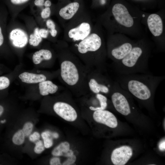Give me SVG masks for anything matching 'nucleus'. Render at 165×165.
<instances>
[{"label": "nucleus", "instance_id": "f257e3e1", "mask_svg": "<svg viewBox=\"0 0 165 165\" xmlns=\"http://www.w3.org/2000/svg\"><path fill=\"white\" fill-rule=\"evenodd\" d=\"M67 45L62 50L60 56L61 80L73 94L86 95L90 92L87 83L90 71Z\"/></svg>", "mask_w": 165, "mask_h": 165}, {"label": "nucleus", "instance_id": "f03ea898", "mask_svg": "<svg viewBox=\"0 0 165 165\" xmlns=\"http://www.w3.org/2000/svg\"><path fill=\"white\" fill-rule=\"evenodd\" d=\"M70 50L91 71H106V51L100 36L93 29L89 35L82 40L73 43Z\"/></svg>", "mask_w": 165, "mask_h": 165}, {"label": "nucleus", "instance_id": "7ed1b4c3", "mask_svg": "<svg viewBox=\"0 0 165 165\" xmlns=\"http://www.w3.org/2000/svg\"><path fill=\"white\" fill-rule=\"evenodd\" d=\"M115 80L123 89L139 100L149 101L165 78L151 73L118 74Z\"/></svg>", "mask_w": 165, "mask_h": 165}, {"label": "nucleus", "instance_id": "20e7f679", "mask_svg": "<svg viewBox=\"0 0 165 165\" xmlns=\"http://www.w3.org/2000/svg\"><path fill=\"white\" fill-rule=\"evenodd\" d=\"M145 50L141 46H133L130 52L121 61L112 63L111 67L118 74L151 73L148 69V54Z\"/></svg>", "mask_w": 165, "mask_h": 165}, {"label": "nucleus", "instance_id": "39448f33", "mask_svg": "<svg viewBox=\"0 0 165 165\" xmlns=\"http://www.w3.org/2000/svg\"><path fill=\"white\" fill-rule=\"evenodd\" d=\"M92 30L89 13L79 11L65 26V40L73 43L81 41L87 37Z\"/></svg>", "mask_w": 165, "mask_h": 165}, {"label": "nucleus", "instance_id": "423d86ee", "mask_svg": "<svg viewBox=\"0 0 165 165\" xmlns=\"http://www.w3.org/2000/svg\"><path fill=\"white\" fill-rule=\"evenodd\" d=\"M97 70L90 71L87 76V83L90 91L94 94L100 93L110 95L114 81Z\"/></svg>", "mask_w": 165, "mask_h": 165}, {"label": "nucleus", "instance_id": "0eeeda50", "mask_svg": "<svg viewBox=\"0 0 165 165\" xmlns=\"http://www.w3.org/2000/svg\"><path fill=\"white\" fill-rule=\"evenodd\" d=\"M129 94L114 81L113 87L110 94L111 101L116 111L124 116L130 114L131 108L135 109L134 106L131 107L128 99Z\"/></svg>", "mask_w": 165, "mask_h": 165}, {"label": "nucleus", "instance_id": "6e6552de", "mask_svg": "<svg viewBox=\"0 0 165 165\" xmlns=\"http://www.w3.org/2000/svg\"><path fill=\"white\" fill-rule=\"evenodd\" d=\"M53 109L56 114L67 121L73 122L77 118V113L75 108L65 100L55 102Z\"/></svg>", "mask_w": 165, "mask_h": 165}, {"label": "nucleus", "instance_id": "1a4fd4ad", "mask_svg": "<svg viewBox=\"0 0 165 165\" xmlns=\"http://www.w3.org/2000/svg\"><path fill=\"white\" fill-rule=\"evenodd\" d=\"M133 47L129 42L123 43L116 46L108 45L107 54L113 61V63L120 61L131 51Z\"/></svg>", "mask_w": 165, "mask_h": 165}, {"label": "nucleus", "instance_id": "9d476101", "mask_svg": "<svg viewBox=\"0 0 165 165\" xmlns=\"http://www.w3.org/2000/svg\"><path fill=\"white\" fill-rule=\"evenodd\" d=\"M112 13L116 20L120 24L126 27L133 25V18L123 5L119 3L115 4L112 8Z\"/></svg>", "mask_w": 165, "mask_h": 165}, {"label": "nucleus", "instance_id": "9b49d317", "mask_svg": "<svg viewBox=\"0 0 165 165\" xmlns=\"http://www.w3.org/2000/svg\"><path fill=\"white\" fill-rule=\"evenodd\" d=\"M132 150L131 147L123 146L116 148L112 151L111 160L115 165L125 164L132 155Z\"/></svg>", "mask_w": 165, "mask_h": 165}, {"label": "nucleus", "instance_id": "f8f14e48", "mask_svg": "<svg viewBox=\"0 0 165 165\" xmlns=\"http://www.w3.org/2000/svg\"><path fill=\"white\" fill-rule=\"evenodd\" d=\"M93 118L96 122L103 124L112 128H115L118 125L117 119L114 115L110 112L105 110L94 111Z\"/></svg>", "mask_w": 165, "mask_h": 165}, {"label": "nucleus", "instance_id": "ddd939ff", "mask_svg": "<svg viewBox=\"0 0 165 165\" xmlns=\"http://www.w3.org/2000/svg\"><path fill=\"white\" fill-rule=\"evenodd\" d=\"M9 38L14 46L19 48L24 47L28 41L27 34L23 30L19 28L14 29L11 31Z\"/></svg>", "mask_w": 165, "mask_h": 165}, {"label": "nucleus", "instance_id": "4468645a", "mask_svg": "<svg viewBox=\"0 0 165 165\" xmlns=\"http://www.w3.org/2000/svg\"><path fill=\"white\" fill-rule=\"evenodd\" d=\"M79 4L77 2L70 3L60 9L59 15L63 20L67 23L79 11Z\"/></svg>", "mask_w": 165, "mask_h": 165}, {"label": "nucleus", "instance_id": "2eb2a0df", "mask_svg": "<svg viewBox=\"0 0 165 165\" xmlns=\"http://www.w3.org/2000/svg\"><path fill=\"white\" fill-rule=\"evenodd\" d=\"M147 24L151 33L155 36L160 35L163 31V26L162 19L158 14L153 13L149 16Z\"/></svg>", "mask_w": 165, "mask_h": 165}, {"label": "nucleus", "instance_id": "dca6fc26", "mask_svg": "<svg viewBox=\"0 0 165 165\" xmlns=\"http://www.w3.org/2000/svg\"><path fill=\"white\" fill-rule=\"evenodd\" d=\"M19 77L22 82L27 83H36L46 80L47 79L44 75L28 72L21 74Z\"/></svg>", "mask_w": 165, "mask_h": 165}, {"label": "nucleus", "instance_id": "f3484780", "mask_svg": "<svg viewBox=\"0 0 165 165\" xmlns=\"http://www.w3.org/2000/svg\"><path fill=\"white\" fill-rule=\"evenodd\" d=\"M39 93L43 96L53 94L58 90V87L51 81L47 80L39 82Z\"/></svg>", "mask_w": 165, "mask_h": 165}, {"label": "nucleus", "instance_id": "a211bd4d", "mask_svg": "<svg viewBox=\"0 0 165 165\" xmlns=\"http://www.w3.org/2000/svg\"><path fill=\"white\" fill-rule=\"evenodd\" d=\"M52 57V53L50 50L41 49L34 53L32 57V60L33 63L37 64L41 63L43 61H50Z\"/></svg>", "mask_w": 165, "mask_h": 165}, {"label": "nucleus", "instance_id": "6ab92c4d", "mask_svg": "<svg viewBox=\"0 0 165 165\" xmlns=\"http://www.w3.org/2000/svg\"><path fill=\"white\" fill-rule=\"evenodd\" d=\"M70 149V145L67 141L62 142L56 147L52 152V155L55 156H65Z\"/></svg>", "mask_w": 165, "mask_h": 165}, {"label": "nucleus", "instance_id": "aec40b11", "mask_svg": "<svg viewBox=\"0 0 165 165\" xmlns=\"http://www.w3.org/2000/svg\"><path fill=\"white\" fill-rule=\"evenodd\" d=\"M39 29L36 28L33 33L30 35L29 42V44L34 46H38L42 41V38L39 34Z\"/></svg>", "mask_w": 165, "mask_h": 165}, {"label": "nucleus", "instance_id": "412c9836", "mask_svg": "<svg viewBox=\"0 0 165 165\" xmlns=\"http://www.w3.org/2000/svg\"><path fill=\"white\" fill-rule=\"evenodd\" d=\"M25 136L22 130L17 131L12 138V141L15 144L20 145L22 144L24 141Z\"/></svg>", "mask_w": 165, "mask_h": 165}, {"label": "nucleus", "instance_id": "4be33fe9", "mask_svg": "<svg viewBox=\"0 0 165 165\" xmlns=\"http://www.w3.org/2000/svg\"><path fill=\"white\" fill-rule=\"evenodd\" d=\"M50 134L51 133L49 131L44 132L41 134L45 147L46 148H49L53 145V141L50 137Z\"/></svg>", "mask_w": 165, "mask_h": 165}, {"label": "nucleus", "instance_id": "5701e85b", "mask_svg": "<svg viewBox=\"0 0 165 165\" xmlns=\"http://www.w3.org/2000/svg\"><path fill=\"white\" fill-rule=\"evenodd\" d=\"M33 128V124L30 122H28L24 124L22 130L25 136H28L31 134Z\"/></svg>", "mask_w": 165, "mask_h": 165}, {"label": "nucleus", "instance_id": "b1692460", "mask_svg": "<svg viewBox=\"0 0 165 165\" xmlns=\"http://www.w3.org/2000/svg\"><path fill=\"white\" fill-rule=\"evenodd\" d=\"M45 149L44 144L41 140H38L35 143V146L34 148L35 152L39 154L41 153Z\"/></svg>", "mask_w": 165, "mask_h": 165}, {"label": "nucleus", "instance_id": "393cba45", "mask_svg": "<svg viewBox=\"0 0 165 165\" xmlns=\"http://www.w3.org/2000/svg\"><path fill=\"white\" fill-rule=\"evenodd\" d=\"M10 84L9 79L5 76L0 77V90L7 88Z\"/></svg>", "mask_w": 165, "mask_h": 165}, {"label": "nucleus", "instance_id": "a878e982", "mask_svg": "<svg viewBox=\"0 0 165 165\" xmlns=\"http://www.w3.org/2000/svg\"><path fill=\"white\" fill-rule=\"evenodd\" d=\"M76 157L75 155H73L72 156L68 157V158L63 163V165H72L75 162Z\"/></svg>", "mask_w": 165, "mask_h": 165}, {"label": "nucleus", "instance_id": "bb28decb", "mask_svg": "<svg viewBox=\"0 0 165 165\" xmlns=\"http://www.w3.org/2000/svg\"><path fill=\"white\" fill-rule=\"evenodd\" d=\"M51 14V10L49 7H46L44 9L41 13V17L43 19L48 18Z\"/></svg>", "mask_w": 165, "mask_h": 165}, {"label": "nucleus", "instance_id": "cd10ccee", "mask_svg": "<svg viewBox=\"0 0 165 165\" xmlns=\"http://www.w3.org/2000/svg\"><path fill=\"white\" fill-rule=\"evenodd\" d=\"M40 136L39 134L37 132H35L29 136L30 140L33 142L39 140Z\"/></svg>", "mask_w": 165, "mask_h": 165}, {"label": "nucleus", "instance_id": "c85d7f7f", "mask_svg": "<svg viewBox=\"0 0 165 165\" xmlns=\"http://www.w3.org/2000/svg\"><path fill=\"white\" fill-rule=\"evenodd\" d=\"M50 163L51 165H60L61 164L60 158L57 156L52 158L50 160Z\"/></svg>", "mask_w": 165, "mask_h": 165}, {"label": "nucleus", "instance_id": "c756f323", "mask_svg": "<svg viewBox=\"0 0 165 165\" xmlns=\"http://www.w3.org/2000/svg\"><path fill=\"white\" fill-rule=\"evenodd\" d=\"M49 32V31L44 28H41L39 30V34L40 36L43 38L47 37Z\"/></svg>", "mask_w": 165, "mask_h": 165}, {"label": "nucleus", "instance_id": "7c9ffc66", "mask_svg": "<svg viewBox=\"0 0 165 165\" xmlns=\"http://www.w3.org/2000/svg\"><path fill=\"white\" fill-rule=\"evenodd\" d=\"M46 25L48 28L50 30L55 29L56 26L55 23L50 19H48L47 20Z\"/></svg>", "mask_w": 165, "mask_h": 165}, {"label": "nucleus", "instance_id": "2f4dec72", "mask_svg": "<svg viewBox=\"0 0 165 165\" xmlns=\"http://www.w3.org/2000/svg\"><path fill=\"white\" fill-rule=\"evenodd\" d=\"M29 0H10L12 3L14 5H20L26 2Z\"/></svg>", "mask_w": 165, "mask_h": 165}, {"label": "nucleus", "instance_id": "473e14b6", "mask_svg": "<svg viewBox=\"0 0 165 165\" xmlns=\"http://www.w3.org/2000/svg\"><path fill=\"white\" fill-rule=\"evenodd\" d=\"M159 148L160 150L162 151H165V140L161 141L159 145Z\"/></svg>", "mask_w": 165, "mask_h": 165}, {"label": "nucleus", "instance_id": "72a5a7b5", "mask_svg": "<svg viewBox=\"0 0 165 165\" xmlns=\"http://www.w3.org/2000/svg\"><path fill=\"white\" fill-rule=\"evenodd\" d=\"M4 40V38L2 33V27L0 26V46L3 44Z\"/></svg>", "mask_w": 165, "mask_h": 165}, {"label": "nucleus", "instance_id": "f704fd0d", "mask_svg": "<svg viewBox=\"0 0 165 165\" xmlns=\"http://www.w3.org/2000/svg\"><path fill=\"white\" fill-rule=\"evenodd\" d=\"M44 2V0H35L34 1L35 4L38 6H42L43 5Z\"/></svg>", "mask_w": 165, "mask_h": 165}, {"label": "nucleus", "instance_id": "c9c22d12", "mask_svg": "<svg viewBox=\"0 0 165 165\" xmlns=\"http://www.w3.org/2000/svg\"><path fill=\"white\" fill-rule=\"evenodd\" d=\"M51 35L53 37H55L57 35V31L56 29L50 30L49 31Z\"/></svg>", "mask_w": 165, "mask_h": 165}, {"label": "nucleus", "instance_id": "e433bc0d", "mask_svg": "<svg viewBox=\"0 0 165 165\" xmlns=\"http://www.w3.org/2000/svg\"><path fill=\"white\" fill-rule=\"evenodd\" d=\"M51 5V3L49 0H46L44 2L43 5L46 7H50Z\"/></svg>", "mask_w": 165, "mask_h": 165}, {"label": "nucleus", "instance_id": "4c0bfd02", "mask_svg": "<svg viewBox=\"0 0 165 165\" xmlns=\"http://www.w3.org/2000/svg\"><path fill=\"white\" fill-rule=\"evenodd\" d=\"M51 134L54 138H57L58 137V134L57 133H53Z\"/></svg>", "mask_w": 165, "mask_h": 165}]
</instances>
